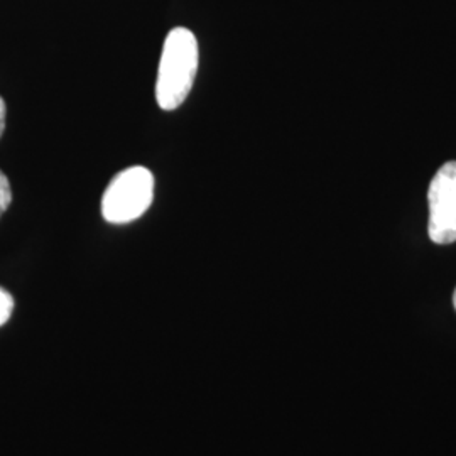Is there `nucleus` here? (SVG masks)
<instances>
[{"label": "nucleus", "mask_w": 456, "mask_h": 456, "mask_svg": "<svg viewBox=\"0 0 456 456\" xmlns=\"http://www.w3.org/2000/svg\"><path fill=\"white\" fill-rule=\"evenodd\" d=\"M200 63L195 34L176 28L166 36L156 82V100L163 110H176L190 95Z\"/></svg>", "instance_id": "nucleus-1"}, {"label": "nucleus", "mask_w": 456, "mask_h": 456, "mask_svg": "<svg viewBox=\"0 0 456 456\" xmlns=\"http://www.w3.org/2000/svg\"><path fill=\"white\" fill-rule=\"evenodd\" d=\"M154 200V176L142 166L120 171L102 198V215L110 224H129L141 218Z\"/></svg>", "instance_id": "nucleus-2"}, {"label": "nucleus", "mask_w": 456, "mask_h": 456, "mask_svg": "<svg viewBox=\"0 0 456 456\" xmlns=\"http://www.w3.org/2000/svg\"><path fill=\"white\" fill-rule=\"evenodd\" d=\"M428 233L435 244L456 242V161L443 164L428 190Z\"/></svg>", "instance_id": "nucleus-3"}, {"label": "nucleus", "mask_w": 456, "mask_h": 456, "mask_svg": "<svg viewBox=\"0 0 456 456\" xmlns=\"http://www.w3.org/2000/svg\"><path fill=\"white\" fill-rule=\"evenodd\" d=\"M12 201V190L7 176L0 171V216L11 207Z\"/></svg>", "instance_id": "nucleus-4"}, {"label": "nucleus", "mask_w": 456, "mask_h": 456, "mask_svg": "<svg viewBox=\"0 0 456 456\" xmlns=\"http://www.w3.org/2000/svg\"><path fill=\"white\" fill-rule=\"evenodd\" d=\"M14 310V299L5 289L0 288V326L5 325Z\"/></svg>", "instance_id": "nucleus-5"}, {"label": "nucleus", "mask_w": 456, "mask_h": 456, "mask_svg": "<svg viewBox=\"0 0 456 456\" xmlns=\"http://www.w3.org/2000/svg\"><path fill=\"white\" fill-rule=\"evenodd\" d=\"M5 115H7V109H5V102L0 97V137L5 131Z\"/></svg>", "instance_id": "nucleus-6"}, {"label": "nucleus", "mask_w": 456, "mask_h": 456, "mask_svg": "<svg viewBox=\"0 0 456 456\" xmlns=\"http://www.w3.org/2000/svg\"><path fill=\"white\" fill-rule=\"evenodd\" d=\"M453 305H455V310H456V289H455V294H453Z\"/></svg>", "instance_id": "nucleus-7"}]
</instances>
